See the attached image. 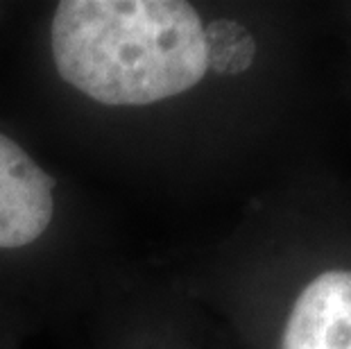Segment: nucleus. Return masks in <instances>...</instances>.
I'll use <instances>...</instances> for the list:
<instances>
[{
	"label": "nucleus",
	"mask_w": 351,
	"mask_h": 349,
	"mask_svg": "<svg viewBox=\"0 0 351 349\" xmlns=\"http://www.w3.org/2000/svg\"><path fill=\"white\" fill-rule=\"evenodd\" d=\"M50 43L62 80L109 107L168 100L208 71L204 23L182 0H64Z\"/></svg>",
	"instance_id": "f257e3e1"
},
{
	"label": "nucleus",
	"mask_w": 351,
	"mask_h": 349,
	"mask_svg": "<svg viewBox=\"0 0 351 349\" xmlns=\"http://www.w3.org/2000/svg\"><path fill=\"white\" fill-rule=\"evenodd\" d=\"M55 215V180L0 132V250L25 248L48 232Z\"/></svg>",
	"instance_id": "f03ea898"
},
{
	"label": "nucleus",
	"mask_w": 351,
	"mask_h": 349,
	"mask_svg": "<svg viewBox=\"0 0 351 349\" xmlns=\"http://www.w3.org/2000/svg\"><path fill=\"white\" fill-rule=\"evenodd\" d=\"M281 349H351V270H328L304 288Z\"/></svg>",
	"instance_id": "7ed1b4c3"
},
{
	"label": "nucleus",
	"mask_w": 351,
	"mask_h": 349,
	"mask_svg": "<svg viewBox=\"0 0 351 349\" xmlns=\"http://www.w3.org/2000/svg\"><path fill=\"white\" fill-rule=\"evenodd\" d=\"M204 39L208 69H215L222 75H236L245 71L256 53L247 29L231 21H215L204 27Z\"/></svg>",
	"instance_id": "20e7f679"
}]
</instances>
